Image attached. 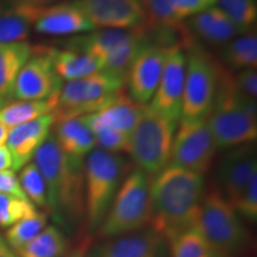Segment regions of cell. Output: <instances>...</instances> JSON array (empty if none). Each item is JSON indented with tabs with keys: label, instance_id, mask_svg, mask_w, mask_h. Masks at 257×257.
<instances>
[{
	"label": "cell",
	"instance_id": "b9f144b4",
	"mask_svg": "<svg viewBox=\"0 0 257 257\" xmlns=\"http://www.w3.org/2000/svg\"><path fill=\"white\" fill-rule=\"evenodd\" d=\"M9 131H10L9 127H6L5 125L0 124V147L5 146L6 144V140H8V136H9Z\"/></svg>",
	"mask_w": 257,
	"mask_h": 257
},
{
	"label": "cell",
	"instance_id": "7bdbcfd3",
	"mask_svg": "<svg viewBox=\"0 0 257 257\" xmlns=\"http://www.w3.org/2000/svg\"><path fill=\"white\" fill-rule=\"evenodd\" d=\"M86 245H82L81 248L74 250L72 253H69L67 257H88V253L86 252V249H85Z\"/></svg>",
	"mask_w": 257,
	"mask_h": 257
},
{
	"label": "cell",
	"instance_id": "7c38bea8",
	"mask_svg": "<svg viewBox=\"0 0 257 257\" xmlns=\"http://www.w3.org/2000/svg\"><path fill=\"white\" fill-rule=\"evenodd\" d=\"M62 80L54 72L44 47H34L32 56L16 79L12 96L18 100H46L59 96Z\"/></svg>",
	"mask_w": 257,
	"mask_h": 257
},
{
	"label": "cell",
	"instance_id": "d6986e66",
	"mask_svg": "<svg viewBox=\"0 0 257 257\" xmlns=\"http://www.w3.org/2000/svg\"><path fill=\"white\" fill-rule=\"evenodd\" d=\"M189 31L211 44H226L233 38L249 34L233 23L217 6H211L189 21Z\"/></svg>",
	"mask_w": 257,
	"mask_h": 257
},
{
	"label": "cell",
	"instance_id": "74e56055",
	"mask_svg": "<svg viewBox=\"0 0 257 257\" xmlns=\"http://www.w3.org/2000/svg\"><path fill=\"white\" fill-rule=\"evenodd\" d=\"M239 91L249 98L256 100L257 96V70L256 68H246L239 70L234 76Z\"/></svg>",
	"mask_w": 257,
	"mask_h": 257
},
{
	"label": "cell",
	"instance_id": "d590c367",
	"mask_svg": "<svg viewBox=\"0 0 257 257\" xmlns=\"http://www.w3.org/2000/svg\"><path fill=\"white\" fill-rule=\"evenodd\" d=\"M172 5L175 16L181 22L185 18L193 17V16L211 8L201 0H172Z\"/></svg>",
	"mask_w": 257,
	"mask_h": 257
},
{
	"label": "cell",
	"instance_id": "cb8c5ba5",
	"mask_svg": "<svg viewBox=\"0 0 257 257\" xmlns=\"http://www.w3.org/2000/svg\"><path fill=\"white\" fill-rule=\"evenodd\" d=\"M37 6L12 2L0 11V44L25 42L34 23Z\"/></svg>",
	"mask_w": 257,
	"mask_h": 257
},
{
	"label": "cell",
	"instance_id": "836d02e7",
	"mask_svg": "<svg viewBox=\"0 0 257 257\" xmlns=\"http://www.w3.org/2000/svg\"><path fill=\"white\" fill-rule=\"evenodd\" d=\"M19 184L22 186L24 194L35 206L47 208V189L43 176L34 162L28 163L21 169L18 176Z\"/></svg>",
	"mask_w": 257,
	"mask_h": 257
},
{
	"label": "cell",
	"instance_id": "e0dca14e",
	"mask_svg": "<svg viewBox=\"0 0 257 257\" xmlns=\"http://www.w3.org/2000/svg\"><path fill=\"white\" fill-rule=\"evenodd\" d=\"M55 121V112H51L35 120L10 128L5 146L8 147L14 160V172L21 170L30 163L38 148L50 136L51 127Z\"/></svg>",
	"mask_w": 257,
	"mask_h": 257
},
{
	"label": "cell",
	"instance_id": "9a60e30c",
	"mask_svg": "<svg viewBox=\"0 0 257 257\" xmlns=\"http://www.w3.org/2000/svg\"><path fill=\"white\" fill-rule=\"evenodd\" d=\"M257 174L256 149L251 144L227 149L217 166V189L233 205L236 199Z\"/></svg>",
	"mask_w": 257,
	"mask_h": 257
},
{
	"label": "cell",
	"instance_id": "1f68e13d",
	"mask_svg": "<svg viewBox=\"0 0 257 257\" xmlns=\"http://www.w3.org/2000/svg\"><path fill=\"white\" fill-rule=\"evenodd\" d=\"M217 8L239 28L252 32L257 19V0H217Z\"/></svg>",
	"mask_w": 257,
	"mask_h": 257
},
{
	"label": "cell",
	"instance_id": "e575fe53",
	"mask_svg": "<svg viewBox=\"0 0 257 257\" xmlns=\"http://www.w3.org/2000/svg\"><path fill=\"white\" fill-rule=\"evenodd\" d=\"M232 207L240 219L249 223H256L257 220V174L253 175L251 180L240 193L239 197L233 202Z\"/></svg>",
	"mask_w": 257,
	"mask_h": 257
},
{
	"label": "cell",
	"instance_id": "ee69618b",
	"mask_svg": "<svg viewBox=\"0 0 257 257\" xmlns=\"http://www.w3.org/2000/svg\"><path fill=\"white\" fill-rule=\"evenodd\" d=\"M201 2H204L205 4H207L208 6H212L214 3H217V0H201Z\"/></svg>",
	"mask_w": 257,
	"mask_h": 257
},
{
	"label": "cell",
	"instance_id": "ac0fdd59",
	"mask_svg": "<svg viewBox=\"0 0 257 257\" xmlns=\"http://www.w3.org/2000/svg\"><path fill=\"white\" fill-rule=\"evenodd\" d=\"M165 243L154 230H142L106 239L94 246L88 257H163Z\"/></svg>",
	"mask_w": 257,
	"mask_h": 257
},
{
	"label": "cell",
	"instance_id": "ab89813d",
	"mask_svg": "<svg viewBox=\"0 0 257 257\" xmlns=\"http://www.w3.org/2000/svg\"><path fill=\"white\" fill-rule=\"evenodd\" d=\"M12 2L21 3V4H25V5H32V6H47V5L57 4V3L72 2V0H12Z\"/></svg>",
	"mask_w": 257,
	"mask_h": 257
},
{
	"label": "cell",
	"instance_id": "5bb4252c",
	"mask_svg": "<svg viewBox=\"0 0 257 257\" xmlns=\"http://www.w3.org/2000/svg\"><path fill=\"white\" fill-rule=\"evenodd\" d=\"M169 49L150 43L146 38V42L131 63L125 83L128 95L135 101L148 105L152 100L159 86Z\"/></svg>",
	"mask_w": 257,
	"mask_h": 257
},
{
	"label": "cell",
	"instance_id": "f546056e",
	"mask_svg": "<svg viewBox=\"0 0 257 257\" xmlns=\"http://www.w3.org/2000/svg\"><path fill=\"white\" fill-rule=\"evenodd\" d=\"M95 137L96 147L99 149L112 154H128L130 150V135L121 133L110 126L99 123L91 114L83 115Z\"/></svg>",
	"mask_w": 257,
	"mask_h": 257
},
{
	"label": "cell",
	"instance_id": "3957f363",
	"mask_svg": "<svg viewBox=\"0 0 257 257\" xmlns=\"http://www.w3.org/2000/svg\"><path fill=\"white\" fill-rule=\"evenodd\" d=\"M207 123L217 149L245 146L257 138V104L239 91L231 70L218 64L216 99Z\"/></svg>",
	"mask_w": 257,
	"mask_h": 257
},
{
	"label": "cell",
	"instance_id": "8fae6325",
	"mask_svg": "<svg viewBox=\"0 0 257 257\" xmlns=\"http://www.w3.org/2000/svg\"><path fill=\"white\" fill-rule=\"evenodd\" d=\"M186 78V51L181 47L168 50L162 75L149 106L153 111L173 121L181 118Z\"/></svg>",
	"mask_w": 257,
	"mask_h": 257
},
{
	"label": "cell",
	"instance_id": "30bf717a",
	"mask_svg": "<svg viewBox=\"0 0 257 257\" xmlns=\"http://www.w3.org/2000/svg\"><path fill=\"white\" fill-rule=\"evenodd\" d=\"M217 146L206 119H181L176 127L169 165L205 175L213 165Z\"/></svg>",
	"mask_w": 257,
	"mask_h": 257
},
{
	"label": "cell",
	"instance_id": "484cf974",
	"mask_svg": "<svg viewBox=\"0 0 257 257\" xmlns=\"http://www.w3.org/2000/svg\"><path fill=\"white\" fill-rule=\"evenodd\" d=\"M221 64L229 70L256 68L257 36L255 32L242 35L224 44L220 53Z\"/></svg>",
	"mask_w": 257,
	"mask_h": 257
},
{
	"label": "cell",
	"instance_id": "f1b7e54d",
	"mask_svg": "<svg viewBox=\"0 0 257 257\" xmlns=\"http://www.w3.org/2000/svg\"><path fill=\"white\" fill-rule=\"evenodd\" d=\"M142 4L147 16L146 30L170 29L180 31L187 28L175 16L172 0H142Z\"/></svg>",
	"mask_w": 257,
	"mask_h": 257
},
{
	"label": "cell",
	"instance_id": "7402d4cb",
	"mask_svg": "<svg viewBox=\"0 0 257 257\" xmlns=\"http://www.w3.org/2000/svg\"><path fill=\"white\" fill-rule=\"evenodd\" d=\"M55 74L61 80L72 81L101 70V63L94 57L69 49L44 47Z\"/></svg>",
	"mask_w": 257,
	"mask_h": 257
},
{
	"label": "cell",
	"instance_id": "8d00e7d4",
	"mask_svg": "<svg viewBox=\"0 0 257 257\" xmlns=\"http://www.w3.org/2000/svg\"><path fill=\"white\" fill-rule=\"evenodd\" d=\"M0 194L12 195V197L19 199H28L19 184L16 172L11 169L0 172Z\"/></svg>",
	"mask_w": 257,
	"mask_h": 257
},
{
	"label": "cell",
	"instance_id": "4fadbf2b",
	"mask_svg": "<svg viewBox=\"0 0 257 257\" xmlns=\"http://www.w3.org/2000/svg\"><path fill=\"white\" fill-rule=\"evenodd\" d=\"M94 28L131 30L147 21L142 0H72Z\"/></svg>",
	"mask_w": 257,
	"mask_h": 257
},
{
	"label": "cell",
	"instance_id": "603a6c76",
	"mask_svg": "<svg viewBox=\"0 0 257 257\" xmlns=\"http://www.w3.org/2000/svg\"><path fill=\"white\" fill-rule=\"evenodd\" d=\"M32 53L34 47L28 42L0 44V99L12 98L16 79Z\"/></svg>",
	"mask_w": 257,
	"mask_h": 257
},
{
	"label": "cell",
	"instance_id": "60d3db41",
	"mask_svg": "<svg viewBox=\"0 0 257 257\" xmlns=\"http://www.w3.org/2000/svg\"><path fill=\"white\" fill-rule=\"evenodd\" d=\"M0 257H18L17 252L9 245L2 233H0Z\"/></svg>",
	"mask_w": 257,
	"mask_h": 257
},
{
	"label": "cell",
	"instance_id": "4316f807",
	"mask_svg": "<svg viewBox=\"0 0 257 257\" xmlns=\"http://www.w3.org/2000/svg\"><path fill=\"white\" fill-rule=\"evenodd\" d=\"M67 250L68 240L60 227L47 225L31 242L16 252L18 257H63Z\"/></svg>",
	"mask_w": 257,
	"mask_h": 257
},
{
	"label": "cell",
	"instance_id": "d4e9b609",
	"mask_svg": "<svg viewBox=\"0 0 257 257\" xmlns=\"http://www.w3.org/2000/svg\"><path fill=\"white\" fill-rule=\"evenodd\" d=\"M57 98L46 100H19L0 108V124L12 128L51 113L57 107Z\"/></svg>",
	"mask_w": 257,
	"mask_h": 257
},
{
	"label": "cell",
	"instance_id": "7a4b0ae2",
	"mask_svg": "<svg viewBox=\"0 0 257 257\" xmlns=\"http://www.w3.org/2000/svg\"><path fill=\"white\" fill-rule=\"evenodd\" d=\"M205 193L204 175L167 166L150 182V229L167 243L172 237L195 225Z\"/></svg>",
	"mask_w": 257,
	"mask_h": 257
},
{
	"label": "cell",
	"instance_id": "83f0119b",
	"mask_svg": "<svg viewBox=\"0 0 257 257\" xmlns=\"http://www.w3.org/2000/svg\"><path fill=\"white\" fill-rule=\"evenodd\" d=\"M170 257H212L213 249L198 223L172 237L168 242Z\"/></svg>",
	"mask_w": 257,
	"mask_h": 257
},
{
	"label": "cell",
	"instance_id": "8992f818",
	"mask_svg": "<svg viewBox=\"0 0 257 257\" xmlns=\"http://www.w3.org/2000/svg\"><path fill=\"white\" fill-rule=\"evenodd\" d=\"M198 225L213 251L234 257L245 251L250 234L232 205L216 188L205 193L200 204Z\"/></svg>",
	"mask_w": 257,
	"mask_h": 257
},
{
	"label": "cell",
	"instance_id": "f6af8a7d",
	"mask_svg": "<svg viewBox=\"0 0 257 257\" xmlns=\"http://www.w3.org/2000/svg\"><path fill=\"white\" fill-rule=\"evenodd\" d=\"M4 104H5V101L3 100V99H0V108L4 107Z\"/></svg>",
	"mask_w": 257,
	"mask_h": 257
},
{
	"label": "cell",
	"instance_id": "277c9868",
	"mask_svg": "<svg viewBox=\"0 0 257 257\" xmlns=\"http://www.w3.org/2000/svg\"><path fill=\"white\" fill-rule=\"evenodd\" d=\"M128 163L120 154L95 148L85 159V221L88 231H96L104 221Z\"/></svg>",
	"mask_w": 257,
	"mask_h": 257
},
{
	"label": "cell",
	"instance_id": "d6a6232c",
	"mask_svg": "<svg viewBox=\"0 0 257 257\" xmlns=\"http://www.w3.org/2000/svg\"><path fill=\"white\" fill-rule=\"evenodd\" d=\"M37 208L28 199L0 194V227L9 229L18 221L37 213Z\"/></svg>",
	"mask_w": 257,
	"mask_h": 257
},
{
	"label": "cell",
	"instance_id": "ba28073f",
	"mask_svg": "<svg viewBox=\"0 0 257 257\" xmlns=\"http://www.w3.org/2000/svg\"><path fill=\"white\" fill-rule=\"evenodd\" d=\"M124 79L104 70L62 83L54 111L56 119L82 117L100 111L125 88Z\"/></svg>",
	"mask_w": 257,
	"mask_h": 257
},
{
	"label": "cell",
	"instance_id": "5b68a950",
	"mask_svg": "<svg viewBox=\"0 0 257 257\" xmlns=\"http://www.w3.org/2000/svg\"><path fill=\"white\" fill-rule=\"evenodd\" d=\"M150 179L143 170L135 168L121 182L112 205L98 231L108 239L142 231L152 220Z\"/></svg>",
	"mask_w": 257,
	"mask_h": 257
},
{
	"label": "cell",
	"instance_id": "44dd1931",
	"mask_svg": "<svg viewBox=\"0 0 257 257\" xmlns=\"http://www.w3.org/2000/svg\"><path fill=\"white\" fill-rule=\"evenodd\" d=\"M146 107L147 105L135 101L124 88L110 104L91 115L106 126L130 135L142 118Z\"/></svg>",
	"mask_w": 257,
	"mask_h": 257
},
{
	"label": "cell",
	"instance_id": "2e32d148",
	"mask_svg": "<svg viewBox=\"0 0 257 257\" xmlns=\"http://www.w3.org/2000/svg\"><path fill=\"white\" fill-rule=\"evenodd\" d=\"M32 27L40 34L50 36L87 34L95 28L72 2L37 6Z\"/></svg>",
	"mask_w": 257,
	"mask_h": 257
},
{
	"label": "cell",
	"instance_id": "4dcf8cb0",
	"mask_svg": "<svg viewBox=\"0 0 257 257\" xmlns=\"http://www.w3.org/2000/svg\"><path fill=\"white\" fill-rule=\"evenodd\" d=\"M48 225V216L46 212H37L34 216L18 221L11 227L6 229L5 239L15 251L27 245L38 233L42 232Z\"/></svg>",
	"mask_w": 257,
	"mask_h": 257
},
{
	"label": "cell",
	"instance_id": "f35d334b",
	"mask_svg": "<svg viewBox=\"0 0 257 257\" xmlns=\"http://www.w3.org/2000/svg\"><path fill=\"white\" fill-rule=\"evenodd\" d=\"M14 166V160L6 146L0 147V172L3 170H9Z\"/></svg>",
	"mask_w": 257,
	"mask_h": 257
},
{
	"label": "cell",
	"instance_id": "9c48e42d",
	"mask_svg": "<svg viewBox=\"0 0 257 257\" xmlns=\"http://www.w3.org/2000/svg\"><path fill=\"white\" fill-rule=\"evenodd\" d=\"M218 64L199 48H189L186 54L181 118L206 119L210 115L217 93Z\"/></svg>",
	"mask_w": 257,
	"mask_h": 257
},
{
	"label": "cell",
	"instance_id": "6da1fadb",
	"mask_svg": "<svg viewBox=\"0 0 257 257\" xmlns=\"http://www.w3.org/2000/svg\"><path fill=\"white\" fill-rule=\"evenodd\" d=\"M43 176L47 210L57 223L72 231L85 220V159L64 154L53 134L34 155Z\"/></svg>",
	"mask_w": 257,
	"mask_h": 257
},
{
	"label": "cell",
	"instance_id": "bcb514c9",
	"mask_svg": "<svg viewBox=\"0 0 257 257\" xmlns=\"http://www.w3.org/2000/svg\"><path fill=\"white\" fill-rule=\"evenodd\" d=\"M212 257H226V256H223V255H219V253H216L214 252V255L212 256Z\"/></svg>",
	"mask_w": 257,
	"mask_h": 257
},
{
	"label": "cell",
	"instance_id": "52a82bcc",
	"mask_svg": "<svg viewBox=\"0 0 257 257\" xmlns=\"http://www.w3.org/2000/svg\"><path fill=\"white\" fill-rule=\"evenodd\" d=\"M179 121H173L147 105L130 134V154L137 168L154 178L169 165L170 152Z\"/></svg>",
	"mask_w": 257,
	"mask_h": 257
},
{
	"label": "cell",
	"instance_id": "ffe728a7",
	"mask_svg": "<svg viewBox=\"0 0 257 257\" xmlns=\"http://www.w3.org/2000/svg\"><path fill=\"white\" fill-rule=\"evenodd\" d=\"M54 137L61 150L67 155L86 159V156L96 148L95 137L85 118L74 117L56 119Z\"/></svg>",
	"mask_w": 257,
	"mask_h": 257
}]
</instances>
